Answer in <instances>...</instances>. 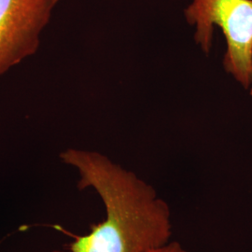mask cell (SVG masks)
<instances>
[{
    "label": "cell",
    "mask_w": 252,
    "mask_h": 252,
    "mask_svg": "<svg viewBox=\"0 0 252 252\" xmlns=\"http://www.w3.org/2000/svg\"><path fill=\"white\" fill-rule=\"evenodd\" d=\"M147 252H188L181 244L177 241H169L168 243L162 245L160 247L154 248Z\"/></svg>",
    "instance_id": "277c9868"
},
{
    "label": "cell",
    "mask_w": 252,
    "mask_h": 252,
    "mask_svg": "<svg viewBox=\"0 0 252 252\" xmlns=\"http://www.w3.org/2000/svg\"><path fill=\"white\" fill-rule=\"evenodd\" d=\"M195 27L194 40L201 50L211 51L215 27L225 37L223 66L244 88L252 83V0H192L184 10Z\"/></svg>",
    "instance_id": "7a4b0ae2"
},
{
    "label": "cell",
    "mask_w": 252,
    "mask_h": 252,
    "mask_svg": "<svg viewBox=\"0 0 252 252\" xmlns=\"http://www.w3.org/2000/svg\"><path fill=\"white\" fill-rule=\"evenodd\" d=\"M250 94H251V95H252V86L250 87Z\"/></svg>",
    "instance_id": "5b68a950"
},
{
    "label": "cell",
    "mask_w": 252,
    "mask_h": 252,
    "mask_svg": "<svg viewBox=\"0 0 252 252\" xmlns=\"http://www.w3.org/2000/svg\"><path fill=\"white\" fill-rule=\"evenodd\" d=\"M59 157L79 173V189H94L106 209L105 220L75 236L69 252H147L170 241V207L151 184L97 152L69 148Z\"/></svg>",
    "instance_id": "6da1fadb"
},
{
    "label": "cell",
    "mask_w": 252,
    "mask_h": 252,
    "mask_svg": "<svg viewBox=\"0 0 252 252\" xmlns=\"http://www.w3.org/2000/svg\"><path fill=\"white\" fill-rule=\"evenodd\" d=\"M59 0H0V77L36 54Z\"/></svg>",
    "instance_id": "3957f363"
},
{
    "label": "cell",
    "mask_w": 252,
    "mask_h": 252,
    "mask_svg": "<svg viewBox=\"0 0 252 252\" xmlns=\"http://www.w3.org/2000/svg\"><path fill=\"white\" fill-rule=\"evenodd\" d=\"M69 252V251H68V252H60V251H55V252Z\"/></svg>",
    "instance_id": "8992f818"
}]
</instances>
